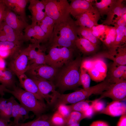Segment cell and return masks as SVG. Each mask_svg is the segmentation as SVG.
Listing matches in <instances>:
<instances>
[{
	"mask_svg": "<svg viewBox=\"0 0 126 126\" xmlns=\"http://www.w3.org/2000/svg\"><path fill=\"white\" fill-rule=\"evenodd\" d=\"M103 58L109 59L113 61V63L117 65H126V46L119 47L109 49L98 54Z\"/></svg>",
	"mask_w": 126,
	"mask_h": 126,
	"instance_id": "cell-14",
	"label": "cell"
},
{
	"mask_svg": "<svg viewBox=\"0 0 126 126\" xmlns=\"http://www.w3.org/2000/svg\"><path fill=\"white\" fill-rule=\"evenodd\" d=\"M58 69L46 64H32L25 74L28 77L35 76L52 82Z\"/></svg>",
	"mask_w": 126,
	"mask_h": 126,
	"instance_id": "cell-7",
	"label": "cell"
},
{
	"mask_svg": "<svg viewBox=\"0 0 126 126\" xmlns=\"http://www.w3.org/2000/svg\"><path fill=\"white\" fill-rule=\"evenodd\" d=\"M24 32L23 37L24 41H30L32 43H38L36 40V33L31 25H29L25 28Z\"/></svg>",
	"mask_w": 126,
	"mask_h": 126,
	"instance_id": "cell-34",
	"label": "cell"
},
{
	"mask_svg": "<svg viewBox=\"0 0 126 126\" xmlns=\"http://www.w3.org/2000/svg\"><path fill=\"white\" fill-rule=\"evenodd\" d=\"M5 92L12 94L21 104L33 112L37 117L41 115L46 109L44 102L38 100L32 94L18 86L11 90L7 89Z\"/></svg>",
	"mask_w": 126,
	"mask_h": 126,
	"instance_id": "cell-3",
	"label": "cell"
},
{
	"mask_svg": "<svg viewBox=\"0 0 126 126\" xmlns=\"http://www.w3.org/2000/svg\"><path fill=\"white\" fill-rule=\"evenodd\" d=\"M23 42H0V57L4 59L9 58L10 60L14 59L23 49L21 47Z\"/></svg>",
	"mask_w": 126,
	"mask_h": 126,
	"instance_id": "cell-12",
	"label": "cell"
},
{
	"mask_svg": "<svg viewBox=\"0 0 126 126\" xmlns=\"http://www.w3.org/2000/svg\"><path fill=\"white\" fill-rule=\"evenodd\" d=\"M4 21L6 24L21 35H23V31L29 25L27 22L7 8Z\"/></svg>",
	"mask_w": 126,
	"mask_h": 126,
	"instance_id": "cell-13",
	"label": "cell"
},
{
	"mask_svg": "<svg viewBox=\"0 0 126 126\" xmlns=\"http://www.w3.org/2000/svg\"><path fill=\"white\" fill-rule=\"evenodd\" d=\"M114 24L118 26H126V13L123 15Z\"/></svg>",
	"mask_w": 126,
	"mask_h": 126,
	"instance_id": "cell-45",
	"label": "cell"
},
{
	"mask_svg": "<svg viewBox=\"0 0 126 126\" xmlns=\"http://www.w3.org/2000/svg\"><path fill=\"white\" fill-rule=\"evenodd\" d=\"M89 3H92L95 1L93 0H86Z\"/></svg>",
	"mask_w": 126,
	"mask_h": 126,
	"instance_id": "cell-52",
	"label": "cell"
},
{
	"mask_svg": "<svg viewBox=\"0 0 126 126\" xmlns=\"http://www.w3.org/2000/svg\"><path fill=\"white\" fill-rule=\"evenodd\" d=\"M91 78L88 72L80 68V80L81 85L85 89L90 87Z\"/></svg>",
	"mask_w": 126,
	"mask_h": 126,
	"instance_id": "cell-38",
	"label": "cell"
},
{
	"mask_svg": "<svg viewBox=\"0 0 126 126\" xmlns=\"http://www.w3.org/2000/svg\"><path fill=\"white\" fill-rule=\"evenodd\" d=\"M101 17L97 8L93 6L92 9L75 17V22L78 26L91 28L98 24V22Z\"/></svg>",
	"mask_w": 126,
	"mask_h": 126,
	"instance_id": "cell-10",
	"label": "cell"
},
{
	"mask_svg": "<svg viewBox=\"0 0 126 126\" xmlns=\"http://www.w3.org/2000/svg\"><path fill=\"white\" fill-rule=\"evenodd\" d=\"M3 71H2V70H0V78L2 74Z\"/></svg>",
	"mask_w": 126,
	"mask_h": 126,
	"instance_id": "cell-53",
	"label": "cell"
},
{
	"mask_svg": "<svg viewBox=\"0 0 126 126\" xmlns=\"http://www.w3.org/2000/svg\"><path fill=\"white\" fill-rule=\"evenodd\" d=\"M55 24L54 21L46 15L41 21L37 24L45 33L48 41L52 33Z\"/></svg>",
	"mask_w": 126,
	"mask_h": 126,
	"instance_id": "cell-26",
	"label": "cell"
},
{
	"mask_svg": "<svg viewBox=\"0 0 126 126\" xmlns=\"http://www.w3.org/2000/svg\"><path fill=\"white\" fill-rule=\"evenodd\" d=\"M117 126H126V114L121 116Z\"/></svg>",
	"mask_w": 126,
	"mask_h": 126,
	"instance_id": "cell-46",
	"label": "cell"
},
{
	"mask_svg": "<svg viewBox=\"0 0 126 126\" xmlns=\"http://www.w3.org/2000/svg\"><path fill=\"white\" fill-rule=\"evenodd\" d=\"M99 101L98 99L91 101V104L90 105L89 108L86 110L82 113L85 118H91L94 113L93 108L94 104L97 101Z\"/></svg>",
	"mask_w": 126,
	"mask_h": 126,
	"instance_id": "cell-42",
	"label": "cell"
},
{
	"mask_svg": "<svg viewBox=\"0 0 126 126\" xmlns=\"http://www.w3.org/2000/svg\"><path fill=\"white\" fill-rule=\"evenodd\" d=\"M91 79L95 82H98L104 80L106 76L101 73L93 67L87 72Z\"/></svg>",
	"mask_w": 126,
	"mask_h": 126,
	"instance_id": "cell-39",
	"label": "cell"
},
{
	"mask_svg": "<svg viewBox=\"0 0 126 126\" xmlns=\"http://www.w3.org/2000/svg\"><path fill=\"white\" fill-rule=\"evenodd\" d=\"M116 35L115 27L108 26L105 37L102 42L109 49L113 48Z\"/></svg>",
	"mask_w": 126,
	"mask_h": 126,
	"instance_id": "cell-30",
	"label": "cell"
},
{
	"mask_svg": "<svg viewBox=\"0 0 126 126\" xmlns=\"http://www.w3.org/2000/svg\"><path fill=\"white\" fill-rule=\"evenodd\" d=\"M107 76L106 78L113 84L120 79L126 80V65H119L112 63Z\"/></svg>",
	"mask_w": 126,
	"mask_h": 126,
	"instance_id": "cell-22",
	"label": "cell"
},
{
	"mask_svg": "<svg viewBox=\"0 0 126 126\" xmlns=\"http://www.w3.org/2000/svg\"><path fill=\"white\" fill-rule=\"evenodd\" d=\"M50 120L54 126H66V118L57 111L50 118Z\"/></svg>",
	"mask_w": 126,
	"mask_h": 126,
	"instance_id": "cell-37",
	"label": "cell"
},
{
	"mask_svg": "<svg viewBox=\"0 0 126 126\" xmlns=\"http://www.w3.org/2000/svg\"><path fill=\"white\" fill-rule=\"evenodd\" d=\"M28 77L36 83L47 103L49 104H53L59 92L56 91V86L53 82L35 76Z\"/></svg>",
	"mask_w": 126,
	"mask_h": 126,
	"instance_id": "cell-6",
	"label": "cell"
},
{
	"mask_svg": "<svg viewBox=\"0 0 126 126\" xmlns=\"http://www.w3.org/2000/svg\"><path fill=\"white\" fill-rule=\"evenodd\" d=\"M57 108V111L66 119L72 111L70 105L61 104L59 105Z\"/></svg>",
	"mask_w": 126,
	"mask_h": 126,
	"instance_id": "cell-40",
	"label": "cell"
},
{
	"mask_svg": "<svg viewBox=\"0 0 126 126\" xmlns=\"http://www.w3.org/2000/svg\"><path fill=\"white\" fill-rule=\"evenodd\" d=\"M108 26L102 24H98L90 29L93 35L103 41L105 36L106 32Z\"/></svg>",
	"mask_w": 126,
	"mask_h": 126,
	"instance_id": "cell-33",
	"label": "cell"
},
{
	"mask_svg": "<svg viewBox=\"0 0 126 126\" xmlns=\"http://www.w3.org/2000/svg\"><path fill=\"white\" fill-rule=\"evenodd\" d=\"M75 44L77 49L84 54L93 53L98 48V46L87 39L79 37L76 40Z\"/></svg>",
	"mask_w": 126,
	"mask_h": 126,
	"instance_id": "cell-23",
	"label": "cell"
},
{
	"mask_svg": "<svg viewBox=\"0 0 126 126\" xmlns=\"http://www.w3.org/2000/svg\"><path fill=\"white\" fill-rule=\"evenodd\" d=\"M85 117L83 114L76 111H72L66 119V126L74 123L79 124L80 121Z\"/></svg>",
	"mask_w": 126,
	"mask_h": 126,
	"instance_id": "cell-32",
	"label": "cell"
},
{
	"mask_svg": "<svg viewBox=\"0 0 126 126\" xmlns=\"http://www.w3.org/2000/svg\"><path fill=\"white\" fill-rule=\"evenodd\" d=\"M31 25L36 33V40L38 43L40 44L48 41L45 33L37 23H32Z\"/></svg>",
	"mask_w": 126,
	"mask_h": 126,
	"instance_id": "cell-35",
	"label": "cell"
},
{
	"mask_svg": "<svg viewBox=\"0 0 126 126\" xmlns=\"http://www.w3.org/2000/svg\"><path fill=\"white\" fill-rule=\"evenodd\" d=\"M50 118L45 115H41L32 121L24 123H19L11 126H54L52 123Z\"/></svg>",
	"mask_w": 126,
	"mask_h": 126,
	"instance_id": "cell-25",
	"label": "cell"
},
{
	"mask_svg": "<svg viewBox=\"0 0 126 126\" xmlns=\"http://www.w3.org/2000/svg\"><path fill=\"white\" fill-rule=\"evenodd\" d=\"M123 0H116L107 14L103 24L108 26L113 25L123 15L126 13V7Z\"/></svg>",
	"mask_w": 126,
	"mask_h": 126,
	"instance_id": "cell-11",
	"label": "cell"
},
{
	"mask_svg": "<svg viewBox=\"0 0 126 126\" xmlns=\"http://www.w3.org/2000/svg\"><path fill=\"white\" fill-rule=\"evenodd\" d=\"M93 58H86L82 60L80 68L88 72L93 67Z\"/></svg>",
	"mask_w": 126,
	"mask_h": 126,
	"instance_id": "cell-41",
	"label": "cell"
},
{
	"mask_svg": "<svg viewBox=\"0 0 126 126\" xmlns=\"http://www.w3.org/2000/svg\"><path fill=\"white\" fill-rule=\"evenodd\" d=\"M7 7L2 0L0 1V25L4 21L6 13Z\"/></svg>",
	"mask_w": 126,
	"mask_h": 126,
	"instance_id": "cell-43",
	"label": "cell"
},
{
	"mask_svg": "<svg viewBox=\"0 0 126 126\" xmlns=\"http://www.w3.org/2000/svg\"><path fill=\"white\" fill-rule=\"evenodd\" d=\"M17 77L21 87L25 91L33 94L38 100L44 102V98L35 82L25 74Z\"/></svg>",
	"mask_w": 126,
	"mask_h": 126,
	"instance_id": "cell-15",
	"label": "cell"
},
{
	"mask_svg": "<svg viewBox=\"0 0 126 126\" xmlns=\"http://www.w3.org/2000/svg\"><path fill=\"white\" fill-rule=\"evenodd\" d=\"M68 126H80L79 123H74Z\"/></svg>",
	"mask_w": 126,
	"mask_h": 126,
	"instance_id": "cell-51",
	"label": "cell"
},
{
	"mask_svg": "<svg viewBox=\"0 0 126 126\" xmlns=\"http://www.w3.org/2000/svg\"><path fill=\"white\" fill-rule=\"evenodd\" d=\"M6 63L4 59L0 57V70H4L6 68Z\"/></svg>",
	"mask_w": 126,
	"mask_h": 126,
	"instance_id": "cell-48",
	"label": "cell"
},
{
	"mask_svg": "<svg viewBox=\"0 0 126 126\" xmlns=\"http://www.w3.org/2000/svg\"><path fill=\"white\" fill-rule=\"evenodd\" d=\"M0 1H1V0H0Z\"/></svg>",
	"mask_w": 126,
	"mask_h": 126,
	"instance_id": "cell-54",
	"label": "cell"
},
{
	"mask_svg": "<svg viewBox=\"0 0 126 126\" xmlns=\"http://www.w3.org/2000/svg\"><path fill=\"white\" fill-rule=\"evenodd\" d=\"M90 101L85 100L81 101L70 105L72 111H76L82 113L89 108L90 105L89 102Z\"/></svg>",
	"mask_w": 126,
	"mask_h": 126,
	"instance_id": "cell-36",
	"label": "cell"
},
{
	"mask_svg": "<svg viewBox=\"0 0 126 126\" xmlns=\"http://www.w3.org/2000/svg\"><path fill=\"white\" fill-rule=\"evenodd\" d=\"M82 59L80 56L64 65L58 71L55 79L56 87L61 91L74 89L81 85L80 68Z\"/></svg>",
	"mask_w": 126,
	"mask_h": 126,
	"instance_id": "cell-2",
	"label": "cell"
},
{
	"mask_svg": "<svg viewBox=\"0 0 126 126\" xmlns=\"http://www.w3.org/2000/svg\"><path fill=\"white\" fill-rule=\"evenodd\" d=\"M29 112L25 107L18 103L14 98L13 101L12 114L14 120L10 124L12 125H16L20 123L21 120L23 122L29 119Z\"/></svg>",
	"mask_w": 126,
	"mask_h": 126,
	"instance_id": "cell-19",
	"label": "cell"
},
{
	"mask_svg": "<svg viewBox=\"0 0 126 126\" xmlns=\"http://www.w3.org/2000/svg\"><path fill=\"white\" fill-rule=\"evenodd\" d=\"M7 88L1 84L0 85V95L1 97H3L5 93Z\"/></svg>",
	"mask_w": 126,
	"mask_h": 126,
	"instance_id": "cell-49",
	"label": "cell"
},
{
	"mask_svg": "<svg viewBox=\"0 0 126 126\" xmlns=\"http://www.w3.org/2000/svg\"><path fill=\"white\" fill-rule=\"evenodd\" d=\"M14 98L11 96L8 98L0 97V118L8 123L12 117L13 101Z\"/></svg>",
	"mask_w": 126,
	"mask_h": 126,
	"instance_id": "cell-21",
	"label": "cell"
},
{
	"mask_svg": "<svg viewBox=\"0 0 126 126\" xmlns=\"http://www.w3.org/2000/svg\"><path fill=\"white\" fill-rule=\"evenodd\" d=\"M100 113L113 117L121 116L126 114V104L122 101H113L109 104Z\"/></svg>",
	"mask_w": 126,
	"mask_h": 126,
	"instance_id": "cell-18",
	"label": "cell"
},
{
	"mask_svg": "<svg viewBox=\"0 0 126 126\" xmlns=\"http://www.w3.org/2000/svg\"><path fill=\"white\" fill-rule=\"evenodd\" d=\"M93 67L97 71L107 76V67L103 58L98 55L93 57Z\"/></svg>",
	"mask_w": 126,
	"mask_h": 126,
	"instance_id": "cell-31",
	"label": "cell"
},
{
	"mask_svg": "<svg viewBox=\"0 0 126 126\" xmlns=\"http://www.w3.org/2000/svg\"><path fill=\"white\" fill-rule=\"evenodd\" d=\"M42 0L46 15L52 18L55 24L65 20L70 16V4L67 0Z\"/></svg>",
	"mask_w": 126,
	"mask_h": 126,
	"instance_id": "cell-4",
	"label": "cell"
},
{
	"mask_svg": "<svg viewBox=\"0 0 126 126\" xmlns=\"http://www.w3.org/2000/svg\"><path fill=\"white\" fill-rule=\"evenodd\" d=\"M77 33L79 38L87 39L96 45L98 46L100 43L99 39L93 35L90 28L78 26Z\"/></svg>",
	"mask_w": 126,
	"mask_h": 126,
	"instance_id": "cell-28",
	"label": "cell"
},
{
	"mask_svg": "<svg viewBox=\"0 0 126 126\" xmlns=\"http://www.w3.org/2000/svg\"><path fill=\"white\" fill-rule=\"evenodd\" d=\"M28 9L32 14V24L39 23L46 16L45 6L42 0H29Z\"/></svg>",
	"mask_w": 126,
	"mask_h": 126,
	"instance_id": "cell-16",
	"label": "cell"
},
{
	"mask_svg": "<svg viewBox=\"0 0 126 126\" xmlns=\"http://www.w3.org/2000/svg\"><path fill=\"white\" fill-rule=\"evenodd\" d=\"M0 126H11L8 123L0 118Z\"/></svg>",
	"mask_w": 126,
	"mask_h": 126,
	"instance_id": "cell-50",
	"label": "cell"
},
{
	"mask_svg": "<svg viewBox=\"0 0 126 126\" xmlns=\"http://www.w3.org/2000/svg\"><path fill=\"white\" fill-rule=\"evenodd\" d=\"M70 4V14L75 18L93 8V3L86 0H71Z\"/></svg>",
	"mask_w": 126,
	"mask_h": 126,
	"instance_id": "cell-20",
	"label": "cell"
},
{
	"mask_svg": "<svg viewBox=\"0 0 126 126\" xmlns=\"http://www.w3.org/2000/svg\"><path fill=\"white\" fill-rule=\"evenodd\" d=\"M90 126H109V125L105 122L101 121H97L93 122Z\"/></svg>",
	"mask_w": 126,
	"mask_h": 126,
	"instance_id": "cell-47",
	"label": "cell"
},
{
	"mask_svg": "<svg viewBox=\"0 0 126 126\" xmlns=\"http://www.w3.org/2000/svg\"><path fill=\"white\" fill-rule=\"evenodd\" d=\"M49 48L46 56V64L59 69L72 60L74 50L65 47Z\"/></svg>",
	"mask_w": 126,
	"mask_h": 126,
	"instance_id": "cell-5",
	"label": "cell"
},
{
	"mask_svg": "<svg viewBox=\"0 0 126 126\" xmlns=\"http://www.w3.org/2000/svg\"><path fill=\"white\" fill-rule=\"evenodd\" d=\"M99 101L103 98L108 97L113 101H124L126 98V80L120 79L112 84L107 90L102 92Z\"/></svg>",
	"mask_w": 126,
	"mask_h": 126,
	"instance_id": "cell-8",
	"label": "cell"
},
{
	"mask_svg": "<svg viewBox=\"0 0 126 126\" xmlns=\"http://www.w3.org/2000/svg\"><path fill=\"white\" fill-rule=\"evenodd\" d=\"M78 27L70 15L65 20L55 24L52 33L48 41L49 47H65L75 51V44L79 38Z\"/></svg>",
	"mask_w": 126,
	"mask_h": 126,
	"instance_id": "cell-1",
	"label": "cell"
},
{
	"mask_svg": "<svg viewBox=\"0 0 126 126\" xmlns=\"http://www.w3.org/2000/svg\"><path fill=\"white\" fill-rule=\"evenodd\" d=\"M15 74L8 68L3 71L0 78V83L7 89H12L16 86Z\"/></svg>",
	"mask_w": 126,
	"mask_h": 126,
	"instance_id": "cell-24",
	"label": "cell"
},
{
	"mask_svg": "<svg viewBox=\"0 0 126 126\" xmlns=\"http://www.w3.org/2000/svg\"><path fill=\"white\" fill-rule=\"evenodd\" d=\"M113 25L116 28V35L113 48L126 46V26Z\"/></svg>",
	"mask_w": 126,
	"mask_h": 126,
	"instance_id": "cell-27",
	"label": "cell"
},
{
	"mask_svg": "<svg viewBox=\"0 0 126 126\" xmlns=\"http://www.w3.org/2000/svg\"><path fill=\"white\" fill-rule=\"evenodd\" d=\"M29 66L27 48L23 49L14 59L10 60L8 68L18 77L25 74Z\"/></svg>",
	"mask_w": 126,
	"mask_h": 126,
	"instance_id": "cell-9",
	"label": "cell"
},
{
	"mask_svg": "<svg viewBox=\"0 0 126 126\" xmlns=\"http://www.w3.org/2000/svg\"><path fill=\"white\" fill-rule=\"evenodd\" d=\"M7 8L19 16L24 21L27 22L25 13L26 5L28 0H2Z\"/></svg>",
	"mask_w": 126,
	"mask_h": 126,
	"instance_id": "cell-17",
	"label": "cell"
},
{
	"mask_svg": "<svg viewBox=\"0 0 126 126\" xmlns=\"http://www.w3.org/2000/svg\"><path fill=\"white\" fill-rule=\"evenodd\" d=\"M105 104L103 101L99 100L94 104L93 108L94 113L100 112L105 107Z\"/></svg>",
	"mask_w": 126,
	"mask_h": 126,
	"instance_id": "cell-44",
	"label": "cell"
},
{
	"mask_svg": "<svg viewBox=\"0 0 126 126\" xmlns=\"http://www.w3.org/2000/svg\"><path fill=\"white\" fill-rule=\"evenodd\" d=\"M116 0H102L99 2L95 0V2L93 3L94 5L97 9L101 16L106 15L112 5L116 2Z\"/></svg>",
	"mask_w": 126,
	"mask_h": 126,
	"instance_id": "cell-29",
	"label": "cell"
}]
</instances>
